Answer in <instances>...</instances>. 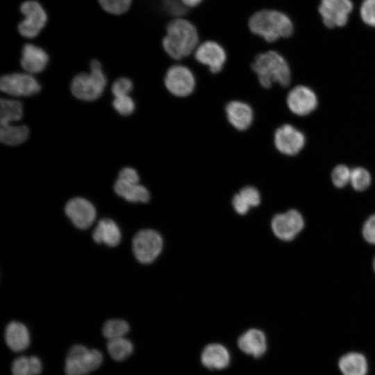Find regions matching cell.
Masks as SVG:
<instances>
[{"instance_id": "3957f363", "label": "cell", "mask_w": 375, "mask_h": 375, "mask_svg": "<svg viewBox=\"0 0 375 375\" xmlns=\"http://www.w3.org/2000/svg\"><path fill=\"white\" fill-rule=\"evenodd\" d=\"M260 84L269 88L273 83L287 86L290 82V69L285 59L278 52L268 51L258 54L251 64Z\"/></svg>"}, {"instance_id": "44dd1931", "label": "cell", "mask_w": 375, "mask_h": 375, "mask_svg": "<svg viewBox=\"0 0 375 375\" xmlns=\"http://www.w3.org/2000/svg\"><path fill=\"white\" fill-rule=\"evenodd\" d=\"M92 238L97 243H104L110 247L117 246L121 240L120 230L110 219H101L95 227Z\"/></svg>"}, {"instance_id": "d6a6232c", "label": "cell", "mask_w": 375, "mask_h": 375, "mask_svg": "<svg viewBox=\"0 0 375 375\" xmlns=\"http://www.w3.org/2000/svg\"><path fill=\"white\" fill-rule=\"evenodd\" d=\"M12 375H34L30 365L29 357L19 356L15 358L11 366Z\"/></svg>"}, {"instance_id": "f1b7e54d", "label": "cell", "mask_w": 375, "mask_h": 375, "mask_svg": "<svg viewBox=\"0 0 375 375\" xmlns=\"http://www.w3.org/2000/svg\"><path fill=\"white\" fill-rule=\"evenodd\" d=\"M350 182L356 190L362 191L369 185L371 176L365 169L356 167L351 171Z\"/></svg>"}, {"instance_id": "7402d4cb", "label": "cell", "mask_w": 375, "mask_h": 375, "mask_svg": "<svg viewBox=\"0 0 375 375\" xmlns=\"http://www.w3.org/2000/svg\"><path fill=\"white\" fill-rule=\"evenodd\" d=\"M115 192L126 200L132 202H147L150 194L143 185L117 179L114 185Z\"/></svg>"}, {"instance_id": "4316f807", "label": "cell", "mask_w": 375, "mask_h": 375, "mask_svg": "<svg viewBox=\"0 0 375 375\" xmlns=\"http://www.w3.org/2000/svg\"><path fill=\"white\" fill-rule=\"evenodd\" d=\"M130 331L128 323L123 319H112L106 321L102 327L103 335L108 340L122 338Z\"/></svg>"}, {"instance_id": "4fadbf2b", "label": "cell", "mask_w": 375, "mask_h": 375, "mask_svg": "<svg viewBox=\"0 0 375 375\" xmlns=\"http://www.w3.org/2000/svg\"><path fill=\"white\" fill-rule=\"evenodd\" d=\"M276 149L285 155L294 156L303 147V134L290 124H284L276 129L274 138Z\"/></svg>"}, {"instance_id": "52a82bcc", "label": "cell", "mask_w": 375, "mask_h": 375, "mask_svg": "<svg viewBox=\"0 0 375 375\" xmlns=\"http://www.w3.org/2000/svg\"><path fill=\"white\" fill-rule=\"evenodd\" d=\"M162 248V237L153 230H141L133 240L134 255L138 261L144 264L153 262L161 252Z\"/></svg>"}, {"instance_id": "d6986e66", "label": "cell", "mask_w": 375, "mask_h": 375, "mask_svg": "<svg viewBox=\"0 0 375 375\" xmlns=\"http://www.w3.org/2000/svg\"><path fill=\"white\" fill-rule=\"evenodd\" d=\"M231 361L228 350L219 343L206 345L201 354L202 365L209 369H223L228 367Z\"/></svg>"}, {"instance_id": "1f68e13d", "label": "cell", "mask_w": 375, "mask_h": 375, "mask_svg": "<svg viewBox=\"0 0 375 375\" xmlns=\"http://www.w3.org/2000/svg\"><path fill=\"white\" fill-rule=\"evenodd\" d=\"M331 177L335 186L343 188L350 181L351 171L347 166L340 165L334 168Z\"/></svg>"}, {"instance_id": "9a60e30c", "label": "cell", "mask_w": 375, "mask_h": 375, "mask_svg": "<svg viewBox=\"0 0 375 375\" xmlns=\"http://www.w3.org/2000/svg\"><path fill=\"white\" fill-rule=\"evenodd\" d=\"M289 109L297 115H306L315 109L317 99L314 92L308 87L298 85L293 88L287 97Z\"/></svg>"}, {"instance_id": "74e56055", "label": "cell", "mask_w": 375, "mask_h": 375, "mask_svg": "<svg viewBox=\"0 0 375 375\" xmlns=\"http://www.w3.org/2000/svg\"><path fill=\"white\" fill-rule=\"evenodd\" d=\"M119 179L130 182V183H139V175L135 169L131 167L123 168L119 173Z\"/></svg>"}, {"instance_id": "b9f144b4", "label": "cell", "mask_w": 375, "mask_h": 375, "mask_svg": "<svg viewBox=\"0 0 375 375\" xmlns=\"http://www.w3.org/2000/svg\"><path fill=\"white\" fill-rule=\"evenodd\" d=\"M373 267H374V269L375 271V258H374V261H373Z\"/></svg>"}, {"instance_id": "d4e9b609", "label": "cell", "mask_w": 375, "mask_h": 375, "mask_svg": "<svg viewBox=\"0 0 375 375\" xmlns=\"http://www.w3.org/2000/svg\"><path fill=\"white\" fill-rule=\"evenodd\" d=\"M133 344L128 339L122 338L109 340L107 350L110 356L115 361H123L133 352Z\"/></svg>"}, {"instance_id": "9c48e42d", "label": "cell", "mask_w": 375, "mask_h": 375, "mask_svg": "<svg viewBox=\"0 0 375 375\" xmlns=\"http://www.w3.org/2000/svg\"><path fill=\"white\" fill-rule=\"evenodd\" d=\"M353 8L351 0H321L318 10L325 26L335 28L347 24Z\"/></svg>"}, {"instance_id": "836d02e7", "label": "cell", "mask_w": 375, "mask_h": 375, "mask_svg": "<svg viewBox=\"0 0 375 375\" xmlns=\"http://www.w3.org/2000/svg\"><path fill=\"white\" fill-rule=\"evenodd\" d=\"M133 89L131 81L127 78H119L117 79L112 86V92L115 97L128 96Z\"/></svg>"}, {"instance_id": "8fae6325", "label": "cell", "mask_w": 375, "mask_h": 375, "mask_svg": "<svg viewBox=\"0 0 375 375\" xmlns=\"http://www.w3.org/2000/svg\"><path fill=\"white\" fill-rule=\"evenodd\" d=\"M303 226L304 220L302 215L294 209L277 214L272 220V228L274 235L284 241L293 240Z\"/></svg>"}, {"instance_id": "e575fe53", "label": "cell", "mask_w": 375, "mask_h": 375, "mask_svg": "<svg viewBox=\"0 0 375 375\" xmlns=\"http://www.w3.org/2000/svg\"><path fill=\"white\" fill-rule=\"evenodd\" d=\"M160 2L162 8L173 17H183L186 12L180 0H160Z\"/></svg>"}, {"instance_id": "d590c367", "label": "cell", "mask_w": 375, "mask_h": 375, "mask_svg": "<svg viewBox=\"0 0 375 375\" xmlns=\"http://www.w3.org/2000/svg\"><path fill=\"white\" fill-rule=\"evenodd\" d=\"M239 194L249 207H256L260 203V193L254 187L246 186L239 192Z\"/></svg>"}, {"instance_id": "30bf717a", "label": "cell", "mask_w": 375, "mask_h": 375, "mask_svg": "<svg viewBox=\"0 0 375 375\" xmlns=\"http://www.w3.org/2000/svg\"><path fill=\"white\" fill-rule=\"evenodd\" d=\"M1 90L15 97L32 96L40 90V85L31 74L13 73L4 75L0 80Z\"/></svg>"}, {"instance_id": "e0dca14e", "label": "cell", "mask_w": 375, "mask_h": 375, "mask_svg": "<svg viewBox=\"0 0 375 375\" xmlns=\"http://www.w3.org/2000/svg\"><path fill=\"white\" fill-rule=\"evenodd\" d=\"M238 345L240 349L246 354L259 358L267 350L266 335L261 330L249 329L238 338Z\"/></svg>"}, {"instance_id": "ba28073f", "label": "cell", "mask_w": 375, "mask_h": 375, "mask_svg": "<svg viewBox=\"0 0 375 375\" xmlns=\"http://www.w3.org/2000/svg\"><path fill=\"white\" fill-rule=\"evenodd\" d=\"M167 90L178 97L191 94L195 88V78L192 71L182 65L170 67L164 78Z\"/></svg>"}, {"instance_id": "ffe728a7", "label": "cell", "mask_w": 375, "mask_h": 375, "mask_svg": "<svg viewBox=\"0 0 375 375\" xmlns=\"http://www.w3.org/2000/svg\"><path fill=\"white\" fill-rule=\"evenodd\" d=\"M5 341L7 346L15 352L26 349L31 342V335L26 326L22 322L12 321L5 329Z\"/></svg>"}, {"instance_id": "4dcf8cb0", "label": "cell", "mask_w": 375, "mask_h": 375, "mask_svg": "<svg viewBox=\"0 0 375 375\" xmlns=\"http://www.w3.org/2000/svg\"><path fill=\"white\" fill-rule=\"evenodd\" d=\"M113 108L122 115H129L135 109V103L129 96L115 97L112 101Z\"/></svg>"}, {"instance_id": "6da1fadb", "label": "cell", "mask_w": 375, "mask_h": 375, "mask_svg": "<svg viewBox=\"0 0 375 375\" xmlns=\"http://www.w3.org/2000/svg\"><path fill=\"white\" fill-rule=\"evenodd\" d=\"M199 44V33L191 21L183 17H177L167 23L162 45L171 58L180 60L187 57L194 52Z\"/></svg>"}, {"instance_id": "5bb4252c", "label": "cell", "mask_w": 375, "mask_h": 375, "mask_svg": "<svg viewBox=\"0 0 375 375\" xmlns=\"http://www.w3.org/2000/svg\"><path fill=\"white\" fill-rule=\"evenodd\" d=\"M65 210L73 224L81 229L90 226L96 217L94 206L82 197L70 199L67 203Z\"/></svg>"}, {"instance_id": "603a6c76", "label": "cell", "mask_w": 375, "mask_h": 375, "mask_svg": "<svg viewBox=\"0 0 375 375\" xmlns=\"http://www.w3.org/2000/svg\"><path fill=\"white\" fill-rule=\"evenodd\" d=\"M338 366L343 375H367V362L366 358L360 353L350 352L342 356Z\"/></svg>"}, {"instance_id": "277c9868", "label": "cell", "mask_w": 375, "mask_h": 375, "mask_svg": "<svg viewBox=\"0 0 375 375\" xmlns=\"http://www.w3.org/2000/svg\"><path fill=\"white\" fill-rule=\"evenodd\" d=\"M90 73H81L72 80L71 90L78 99L94 101L103 93L106 85V78L102 72L100 62L93 60L90 63Z\"/></svg>"}, {"instance_id": "83f0119b", "label": "cell", "mask_w": 375, "mask_h": 375, "mask_svg": "<svg viewBox=\"0 0 375 375\" xmlns=\"http://www.w3.org/2000/svg\"><path fill=\"white\" fill-rule=\"evenodd\" d=\"M100 6L106 12L119 15L126 12L131 8L133 0H97Z\"/></svg>"}, {"instance_id": "ac0fdd59", "label": "cell", "mask_w": 375, "mask_h": 375, "mask_svg": "<svg viewBox=\"0 0 375 375\" xmlns=\"http://www.w3.org/2000/svg\"><path fill=\"white\" fill-rule=\"evenodd\" d=\"M49 61L47 52L33 44H26L22 51L21 65L30 74H37L44 69Z\"/></svg>"}, {"instance_id": "f546056e", "label": "cell", "mask_w": 375, "mask_h": 375, "mask_svg": "<svg viewBox=\"0 0 375 375\" xmlns=\"http://www.w3.org/2000/svg\"><path fill=\"white\" fill-rule=\"evenodd\" d=\"M360 15L364 23L375 27V0H363L360 8Z\"/></svg>"}, {"instance_id": "8992f818", "label": "cell", "mask_w": 375, "mask_h": 375, "mask_svg": "<svg viewBox=\"0 0 375 375\" xmlns=\"http://www.w3.org/2000/svg\"><path fill=\"white\" fill-rule=\"evenodd\" d=\"M19 10L24 15L18 24L19 34L26 38L38 36L48 21V15L43 6L36 0H26L20 5Z\"/></svg>"}, {"instance_id": "f35d334b", "label": "cell", "mask_w": 375, "mask_h": 375, "mask_svg": "<svg viewBox=\"0 0 375 375\" xmlns=\"http://www.w3.org/2000/svg\"><path fill=\"white\" fill-rule=\"evenodd\" d=\"M233 206L235 211L240 215L246 214L250 208L239 193L233 197Z\"/></svg>"}, {"instance_id": "5b68a950", "label": "cell", "mask_w": 375, "mask_h": 375, "mask_svg": "<svg viewBox=\"0 0 375 375\" xmlns=\"http://www.w3.org/2000/svg\"><path fill=\"white\" fill-rule=\"evenodd\" d=\"M103 361V356L99 350L75 344L67 354L65 372L66 375H88L100 367Z\"/></svg>"}, {"instance_id": "7a4b0ae2", "label": "cell", "mask_w": 375, "mask_h": 375, "mask_svg": "<svg viewBox=\"0 0 375 375\" xmlns=\"http://www.w3.org/2000/svg\"><path fill=\"white\" fill-rule=\"evenodd\" d=\"M247 26L253 34L269 42L288 38L294 31L290 17L276 9L264 8L254 12L249 17Z\"/></svg>"}, {"instance_id": "60d3db41", "label": "cell", "mask_w": 375, "mask_h": 375, "mask_svg": "<svg viewBox=\"0 0 375 375\" xmlns=\"http://www.w3.org/2000/svg\"><path fill=\"white\" fill-rule=\"evenodd\" d=\"M183 6L187 8H192L199 6L204 0H180Z\"/></svg>"}, {"instance_id": "cb8c5ba5", "label": "cell", "mask_w": 375, "mask_h": 375, "mask_svg": "<svg viewBox=\"0 0 375 375\" xmlns=\"http://www.w3.org/2000/svg\"><path fill=\"white\" fill-rule=\"evenodd\" d=\"M29 131L25 125L0 123V140L7 145H18L26 141Z\"/></svg>"}, {"instance_id": "ab89813d", "label": "cell", "mask_w": 375, "mask_h": 375, "mask_svg": "<svg viewBox=\"0 0 375 375\" xmlns=\"http://www.w3.org/2000/svg\"><path fill=\"white\" fill-rule=\"evenodd\" d=\"M30 365L34 375H39L42 371V363L40 359L35 356L29 357Z\"/></svg>"}, {"instance_id": "484cf974", "label": "cell", "mask_w": 375, "mask_h": 375, "mask_svg": "<svg viewBox=\"0 0 375 375\" xmlns=\"http://www.w3.org/2000/svg\"><path fill=\"white\" fill-rule=\"evenodd\" d=\"M23 115V106L17 100L1 99L0 123L10 124L19 120Z\"/></svg>"}, {"instance_id": "8d00e7d4", "label": "cell", "mask_w": 375, "mask_h": 375, "mask_svg": "<svg viewBox=\"0 0 375 375\" xmlns=\"http://www.w3.org/2000/svg\"><path fill=\"white\" fill-rule=\"evenodd\" d=\"M362 235L367 242L375 244V215L370 216L365 222Z\"/></svg>"}, {"instance_id": "2e32d148", "label": "cell", "mask_w": 375, "mask_h": 375, "mask_svg": "<svg viewBox=\"0 0 375 375\" xmlns=\"http://www.w3.org/2000/svg\"><path fill=\"white\" fill-rule=\"evenodd\" d=\"M228 122L238 131H245L253 120V112L251 106L243 101H232L225 108Z\"/></svg>"}, {"instance_id": "7c38bea8", "label": "cell", "mask_w": 375, "mask_h": 375, "mask_svg": "<svg viewBox=\"0 0 375 375\" xmlns=\"http://www.w3.org/2000/svg\"><path fill=\"white\" fill-rule=\"evenodd\" d=\"M194 55L199 63L206 65L214 74L222 71L227 58L224 47L213 40H206L199 43Z\"/></svg>"}]
</instances>
